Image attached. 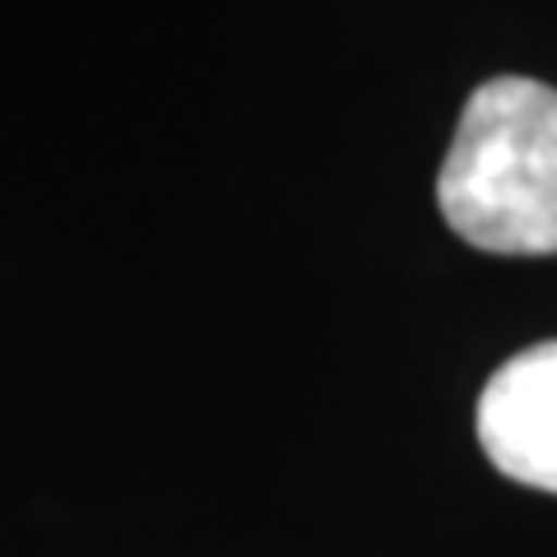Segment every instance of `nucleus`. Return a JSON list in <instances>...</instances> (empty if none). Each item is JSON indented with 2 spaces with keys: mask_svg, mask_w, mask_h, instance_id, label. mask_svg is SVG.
<instances>
[{
  "mask_svg": "<svg viewBox=\"0 0 557 557\" xmlns=\"http://www.w3.org/2000/svg\"><path fill=\"white\" fill-rule=\"evenodd\" d=\"M442 219L497 256L557 251V89L502 75L469 94L437 177Z\"/></svg>",
  "mask_w": 557,
  "mask_h": 557,
  "instance_id": "obj_1",
  "label": "nucleus"
},
{
  "mask_svg": "<svg viewBox=\"0 0 557 557\" xmlns=\"http://www.w3.org/2000/svg\"><path fill=\"white\" fill-rule=\"evenodd\" d=\"M474 423L497 474L557 493V339L520 348L487 376Z\"/></svg>",
  "mask_w": 557,
  "mask_h": 557,
  "instance_id": "obj_2",
  "label": "nucleus"
}]
</instances>
